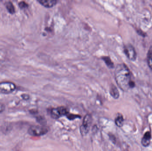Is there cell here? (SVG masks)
<instances>
[{"label": "cell", "instance_id": "7a4b0ae2", "mask_svg": "<svg viewBox=\"0 0 152 151\" xmlns=\"http://www.w3.org/2000/svg\"><path fill=\"white\" fill-rule=\"evenodd\" d=\"M49 131L48 128L44 126H32L28 129V133L31 136L40 137L46 134Z\"/></svg>", "mask_w": 152, "mask_h": 151}, {"label": "cell", "instance_id": "8fae6325", "mask_svg": "<svg viewBox=\"0 0 152 151\" xmlns=\"http://www.w3.org/2000/svg\"><path fill=\"white\" fill-rule=\"evenodd\" d=\"M124 119L121 114H119L115 118V124L118 126L121 127L124 123Z\"/></svg>", "mask_w": 152, "mask_h": 151}, {"label": "cell", "instance_id": "ba28073f", "mask_svg": "<svg viewBox=\"0 0 152 151\" xmlns=\"http://www.w3.org/2000/svg\"><path fill=\"white\" fill-rule=\"evenodd\" d=\"M37 1L44 7L51 8L56 5L58 1L56 0H37Z\"/></svg>", "mask_w": 152, "mask_h": 151}, {"label": "cell", "instance_id": "52a82bcc", "mask_svg": "<svg viewBox=\"0 0 152 151\" xmlns=\"http://www.w3.org/2000/svg\"><path fill=\"white\" fill-rule=\"evenodd\" d=\"M151 132H146L145 134L143 137L142 138V144L144 147H147L151 143Z\"/></svg>", "mask_w": 152, "mask_h": 151}, {"label": "cell", "instance_id": "e0dca14e", "mask_svg": "<svg viewBox=\"0 0 152 151\" xmlns=\"http://www.w3.org/2000/svg\"><path fill=\"white\" fill-rule=\"evenodd\" d=\"M21 97L23 98L24 100H28L29 98V96L28 95H26V94H24V95H21Z\"/></svg>", "mask_w": 152, "mask_h": 151}, {"label": "cell", "instance_id": "2e32d148", "mask_svg": "<svg viewBox=\"0 0 152 151\" xmlns=\"http://www.w3.org/2000/svg\"><path fill=\"white\" fill-rule=\"evenodd\" d=\"M5 110V105L4 104L0 103V113L3 112Z\"/></svg>", "mask_w": 152, "mask_h": 151}, {"label": "cell", "instance_id": "9a60e30c", "mask_svg": "<svg viewBox=\"0 0 152 151\" xmlns=\"http://www.w3.org/2000/svg\"><path fill=\"white\" fill-rule=\"evenodd\" d=\"M18 5L20 8L21 9H26L28 7V4L26 2L23 1L20 2L18 4Z\"/></svg>", "mask_w": 152, "mask_h": 151}, {"label": "cell", "instance_id": "277c9868", "mask_svg": "<svg viewBox=\"0 0 152 151\" xmlns=\"http://www.w3.org/2000/svg\"><path fill=\"white\" fill-rule=\"evenodd\" d=\"M51 116L53 118L57 119L63 116H66L69 113V110L64 106H60L57 108H53L50 112Z\"/></svg>", "mask_w": 152, "mask_h": 151}, {"label": "cell", "instance_id": "4fadbf2b", "mask_svg": "<svg viewBox=\"0 0 152 151\" xmlns=\"http://www.w3.org/2000/svg\"><path fill=\"white\" fill-rule=\"evenodd\" d=\"M147 62L148 65L152 70V47L150 48L147 55Z\"/></svg>", "mask_w": 152, "mask_h": 151}, {"label": "cell", "instance_id": "5bb4252c", "mask_svg": "<svg viewBox=\"0 0 152 151\" xmlns=\"http://www.w3.org/2000/svg\"><path fill=\"white\" fill-rule=\"evenodd\" d=\"M67 118L69 120H74L76 118H81L80 116L79 115H76L74 114H70V113H68L66 115Z\"/></svg>", "mask_w": 152, "mask_h": 151}, {"label": "cell", "instance_id": "30bf717a", "mask_svg": "<svg viewBox=\"0 0 152 151\" xmlns=\"http://www.w3.org/2000/svg\"><path fill=\"white\" fill-rule=\"evenodd\" d=\"M5 6L9 13L11 14H13L15 13V7L12 2L10 1L6 2L5 3Z\"/></svg>", "mask_w": 152, "mask_h": 151}, {"label": "cell", "instance_id": "7c38bea8", "mask_svg": "<svg viewBox=\"0 0 152 151\" xmlns=\"http://www.w3.org/2000/svg\"><path fill=\"white\" fill-rule=\"evenodd\" d=\"M102 59L109 68H113L114 67V64L109 57L104 56Z\"/></svg>", "mask_w": 152, "mask_h": 151}, {"label": "cell", "instance_id": "5b68a950", "mask_svg": "<svg viewBox=\"0 0 152 151\" xmlns=\"http://www.w3.org/2000/svg\"><path fill=\"white\" fill-rule=\"evenodd\" d=\"M16 88V85L10 82H0V93L10 94L12 93Z\"/></svg>", "mask_w": 152, "mask_h": 151}, {"label": "cell", "instance_id": "6da1fadb", "mask_svg": "<svg viewBox=\"0 0 152 151\" xmlns=\"http://www.w3.org/2000/svg\"><path fill=\"white\" fill-rule=\"evenodd\" d=\"M115 77L118 86L123 91H127L135 87L134 82L131 81L130 71L125 64L118 65L115 69Z\"/></svg>", "mask_w": 152, "mask_h": 151}, {"label": "cell", "instance_id": "3957f363", "mask_svg": "<svg viewBox=\"0 0 152 151\" xmlns=\"http://www.w3.org/2000/svg\"><path fill=\"white\" fill-rule=\"evenodd\" d=\"M92 121L93 118L90 114H86L84 117L82 125L80 128V134L82 136H86L89 132Z\"/></svg>", "mask_w": 152, "mask_h": 151}, {"label": "cell", "instance_id": "8992f818", "mask_svg": "<svg viewBox=\"0 0 152 151\" xmlns=\"http://www.w3.org/2000/svg\"><path fill=\"white\" fill-rule=\"evenodd\" d=\"M124 52L129 59L131 61H135L137 53L131 44H127L124 47Z\"/></svg>", "mask_w": 152, "mask_h": 151}, {"label": "cell", "instance_id": "ac0fdd59", "mask_svg": "<svg viewBox=\"0 0 152 151\" xmlns=\"http://www.w3.org/2000/svg\"><path fill=\"white\" fill-rule=\"evenodd\" d=\"M110 137L111 141L113 143H116V138H115V137H114V136L111 135L110 136Z\"/></svg>", "mask_w": 152, "mask_h": 151}, {"label": "cell", "instance_id": "9c48e42d", "mask_svg": "<svg viewBox=\"0 0 152 151\" xmlns=\"http://www.w3.org/2000/svg\"><path fill=\"white\" fill-rule=\"evenodd\" d=\"M110 94L115 99H118L119 97V93L118 90L116 87V86H114L113 84L110 86Z\"/></svg>", "mask_w": 152, "mask_h": 151}]
</instances>
